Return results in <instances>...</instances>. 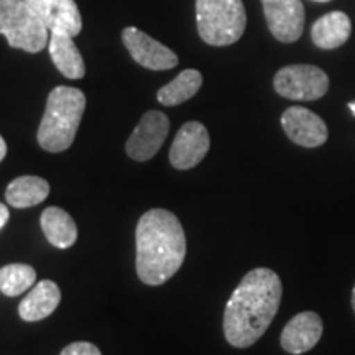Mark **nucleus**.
Returning a JSON list of instances; mask_svg holds the SVG:
<instances>
[{
  "label": "nucleus",
  "mask_w": 355,
  "mask_h": 355,
  "mask_svg": "<svg viewBox=\"0 0 355 355\" xmlns=\"http://www.w3.org/2000/svg\"><path fill=\"white\" fill-rule=\"evenodd\" d=\"M168 132H170V119L159 110H150L140 119L130 139L127 140V155L135 162H148L165 144Z\"/></svg>",
  "instance_id": "0eeeda50"
},
{
  "label": "nucleus",
  "mask_w": 355,
  "mask_h": 355,
  "mask_svg": "<svg viewBox=\"0 0 355 355\" xmlns=\"http://www.w3.org/2000/svg\"><path fill=\"white\" fill-rule=\"evenodd\" d=\"M122 42L133 60L146 69L163 71L175 68L178 64V56L170 48L148 37L135 26H127L123 30Z\"/></svg>",
  "instance_id": "9d476101"
},
{
  "label": "nucleus",
  "mask_w": 355,
  "mask_h": 355,
  "mask_svg": "<svg viewBox=\"0 0 355 355\" xmlns=\"http://www.w3.org/2000/svg\"><path fill=\"white\" fill-rule=\"evenodd\" d=\"M50 196V184L40 176H20L15 178L7 186L6 199L12 207L26 209L42 204Z\"/></svg>",
  "instance_id": "a211bd4d"
},
{
  "label": "nucleus",
  "mask_w": 355,
  "mask_h": 355,
  "mask_svg": "<svg viewBox=\"0 0 355 355\" xmlns=\"http://www.w3.org/2000/svg\"><path fill=\"white\" fill-rule=\"evenodd\" d=\"M352 33V24L347 13L331 12L314 21L311 28V38L321 50H334L343 46Z\"/></svg>",
  "instance_id": "2eb2a0df"
},
{
  "label": "nucleus",
  "mask_w": 355,
  "mask_h": 355,
  "mask_svg": "<svg viewBox=\"0 0 355 355\" xmlns=\"http://www.w3.org/2000/svg\"><path fill=\"white\" fill-rule=\"evenodd\" d=\"M86 110V96L76 87L58 86L48 96L46 109L38 127V144L50 153L73 145Z\"/></svg>",
  "instance_id": "7ed1b4c3"
},
{
  "label": "nucleus",
  "mask_w": 355,
  "mask_h": 355,
  "mask_svg": "<svg viewBox=\"0 0 355 355\" xmlns=\"http://www.w3.org/2000/svg\"><path fill=\"white\" fill-rule=\"evenodd\" d=\"M6 155H7V144H6V140L2 139V135H0V162L6 158Z\"/></svg>",
  "instance_id": "5701e85b"
},
{
  "label": "nucleus",
  "mask_w": 355,
  "mask_h": 355,
  "mask_svg": "<svg viewBox=\"0 0 355 355\" xmlns=\"http://www.w3.org/2000/svg\"><path fill=\"white\" fill-rule=\"evenodd\" d=\"M352 308H354V313H355V286L352 290Z\"/></svg>",
  "instance_id": "b1692460"
},
{
  "label": "nucleus",
  "mask_w": 355,
  "mask_h": 355,
  "mask_svg": "<svg viewBox=\"0 0 355 355\" xmlns=\"http://www.w3.org/2000/svg\"><path fill=\"white\" fill-rule=\"evenodd\" d=\"M37 283V272L26 263H10L0 268V291L6 296H19Z\"/></svg>",
  "instance_id": "aec40b11"
},
{
  "label": "nucleus",
  "mask_w": 355,
  "mask_h": 355,
  "mask_svg": "<svg viewBox=\"0 0 355 355\" xmlns=\"http://www.w3.org/2000/svg\"><path fill=\"white\" fill-rule=\"evenodd\" d=\"M196 21L202 42L227 46L245 32V7L242 0H196Z\"/></svg>",
  "instance_id": "20e7f679"
},
{
  "label": "nucleus",
  "mask_w": 355,
  "mask_h": 355,
  "mask_svg": "<svg viewBox=\"0 0 355 355\" xmlns=\"http://www.w3.org/2000/svg\"><path fill=\"white\" fill-rule=\"evenodd\" d=\"M137 275L145 285L168 282L186 259V235L173 212L152 209L140 217L135 230Z\"/></svg>",
  "instance_id": "f03ea898"
},
{
  "label": "nucleus",
  "mask_w": 355,
  "mask_h": 355,
  "mask_svg": "<svg viewBox=\"0 0 355 355\" xmlns=\"http://www.w3.org/2000/svg\"><path fill=\"white\" fill-rule=\"evenodd\" d=\"M37 13L50 33L76 37L83 28V19L74 0H25Z\"/></svg>",
  "instance_id": "9b49d317"
},
{
  "label": "nucleus",
  "mask_w": 355,
  "mask_h": 355,
  "mask_svg": "<svg viewBox=\"0 0 355 355\" xmlns=\"http://www.w3.org/2000/svg\"><path fill=\"white\" fill-rule=\"evenodd\" d=\"M48 50H50L53 63L63 76L68 79H81L86 74L84 60L78 46L74 44L73 37L51 33L50 42H48Z\"/></svg>",
  "instance_id": "dca6fc26"
},
{
  "label": "nucleus",
  "mask_w": 355,
  "mask_h": 355,
  "mask_svg": "<svg viewBox=\"0 0 355 355\" xmlns=\"http://www.w3.org/2000/svg\"><path fill=\"white\" fill-rule=\"evenodd\" d=\"M322 336V319L313 311L296 314L282 332V347L288 354L300 355L311 350Z\"/></svg>",
  "instance_id": "ddd939ff"
},
{
  "label": "nucleus",
  "mask_w": 355,
  "mask_h": 355,
  "mask_svg": "<svg viewBox=\"0 0 355 355\" xmlns=\"http://www.w3.org/2000/svg\"><path fill=\"white\" fill-rule=\"evenodd\" d=\"M266 24L278 42L295 43L304 28V6L301 0H261Z\"/></svg>",
  "instance_id": "6e6552de"
},
{
  "label": "nucleus",
  "mask_w": 355,
  "mask_h": 355,
  "mask_svg": "<svg viewBox=\"0 0 355 355\" xmlns=\"http://www.w3.org/2000/svg\"><path fill=\"white\" fill-rule=\"evenodd\" d=\"M202 84V74L196 69H184L163 86L158 91L157 99L159 104L166 105V107H175V105L183 104V102L189 101L191 97L196 96V92L201 89Z\"/></svg>",
  "instance_id": "6ab92c4d"
},
{
  "label": "nucleus",
  "mask_w": 355,
  "mask_h": 355,
  "mask_svg": "<svg viewBox=\"0 0 355 355\" xmlns=\"http://www.w3.org/2000/svg\"><path fill=\"white\" fill-rule=\"evenodd\" d=\"M8 219H10V212H8L6 204L0 202V230H2V227H6Z\"/></svg>",
  "instance_id": "4be33fe9"
},
{
  "label": "nucleus",
  "mask_w": 355,
  "mask_h": 355,
  "mask_svg": "<svg viewBox=\"0 0 355 355\" xmlns=\"http://www.w3.org/2000/svg\"><path fill=\"white\" fill-rule=\"evenodd\" d=\"M60 355H102L97 345L91 343H73L61 350Z\"/></svg>",
  "instance_id": "412c9836"
},
{
  "label": "nucleus",
  "mask_w": 355,
  "mask_h": 355,
  "mask_svg": "<svg viewBox=\"0 0 355 355\" xmlns=\"http://www.w3.org/2000/svg\"><path fill=\"white\" fill-rule=\"evenodd\" d=\"M44 237L56 248H69L78 239L76 222L61 207H48L40 219Z\"/></svg>",
  "instance_id": "f3484780"
},
{
  "label": "nucleus",
  "mask_w": 355,
  "mask_h": 355,
  "mask_svg": "<svg viewBox=\"0 0 355 355\" xmlns=\"http://www.w3.org/2000/svg\"><path fill=\"white\" fill-rule=\"evenodd\" d=\"M50 30L25 0H0V35L8 46L26 53H40L46 46Z\"/></svg>",
  "instance_id": "39448f33"
},
{
  "label": "nucleus",
  "mask_w": 355,
  "mask_h": 355,
  "mask_svg": "<svg viewBox=\"0 0 355 355\" xmlns=\"http://www.w3.org/2000/svg\"><path fill=\"white\" fill-rule=\"evenodd\" d=\"M61 301V290L51 279L35 283L28 295L19 304L20 318L26 322H37L55 313Z\"/></svg>",
  "instance_id": "4468645a"
},
{
  "label": "nucleus",
  "mask_w": 355,
  "mask_h": 355,
  "mask_svg": "<svg viewBox=\"0 0 355 355\" xmlns=\"http://www.w3.org/2000/svg\"><path fill=\"white\" fill-rule=\"evenodd\" d=\"M275 91L291 101H318L329 89V78L321 68L311 64L285 66L275 74Z\"/></svg>",
  "instance_id": "423d86ee"
},
{
  "label": "nucleus",
  "mask_w": 355,
  "mask_h": 355,
  "mask_svg": "<svg viewBox=\"0 0 355 355\" xmlns=\"http://www.w3.org/2000/svg\"><path fill=\"white\" fill-rule=\"evenodd\" d=\"M211 139L207 128L199 122H186L176 133L170 150V162L176 170L198 166L209 152Z\"/></svg>",
  "instance_id": "1a4fd4ad"
},
{
  "label": "nucleus",
  "mask_w": 355,
  "mask_h": 355,
  "mask_svg": "<svg viewBox=\"0 0 355 355\" xmlns=\"http://www.w3.org/2000/svg\"><path fill=\"white\" fill-rule=\"evenodd\" d=\"M282 127L288 139L306 148L326 144L327 125L319 115L304 107H290L282 115Z\"/></svg>",
  "instance_id": "f8f14e48"
},
{
  "label": "nucleus",
  "mask_w": 355,
  "mask_h": 355,
  "mask_svg": "<svg viewBox=\"0 0 355 355\" xmlns=\"http://www.w3.org/2000/svg\"><path fill=\"white\" fill-rule=\"evenodd\" d=\"M314 2H329V0H314Z\"/></svg>",
  "instance_id": "a878e982"
},
{
  "label": "nucleus",
  "mask_w": 355,
  "mask_h": 355,
  "mask_svg": "<svg viewBox=\"0 0 355 355\" xmlns=\"http://www.w3.org/2000/svg\"><path fill=\"white\" fill-rule=\"evenodd\" d=\"M282 295V279L273 270L248 272L225 306L224 334L227 343L237 349L254 345L277 316Z\"/></svg>",
  "instance_id": "f257e3e1"
},
{
  "label": "nucleus",
  "mask_w": 355,
  "mask_h": 355,
  "mask_svg": "<svg viewBox=\"0 0 355 355\" xmlns=\"http://www.w3.org/2000/svg\"><path fill=\"white\" fill-rule=\"evenodd\" d=\"M349 107H350V110H352L354 115H355V102H352V104H349Z\"/></svg>",
  "instance_id": "393cba45"
}]
</instances>
